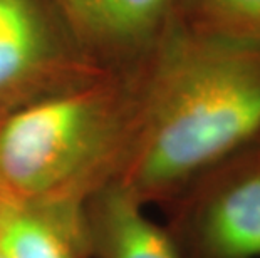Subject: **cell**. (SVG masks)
<instances>
[{
  "label": "cell",
  "instance_id": "5",
  "mask_svg": "<svg viewBox=\"0 0 260 258\" xmlns=\"http://www.w3.org/2000/svg\"><path fill=\"white\" fill-rule=\"evenodd\" d=\"M82 52L104 70L143 62L176 19L178 0H54Z\"/></svg>",
  "mask_w": 260,
  "mask_h": 258
},
{
  "label": "cell",
  "instance_id": "4",
  "mask_svg": "<svg viewBox=\"0 0 260 258\" xmlns=\"http://www.w3.org/2000/svg\"><path fill=\"white\" fill-rule=\"evenodd\" d=\"M54 0H0V113L96 79Z\"/></svg>",
  "mask_w": 260,
  "mask_h": 258
},
{
  "label": "cell",
  "instance_id": "9",
  "mask_svg": "<svg viewBox=\"0 0 260 258\" xmlns=\"http://www.w3.org/2000/svg\"><path fill=\"white\" fill-rule=\"evenodd\" d=\"M0 258H9L7 255L4 253V250H2V248H0Z\"/></svg>",
  "mask_w": 260,
  "mask_h": 258
},
{
  "label": "cell",
  "instance_id": "2",
  "mask_svg": "<svg viewBox=\"0 0 260 258\" xmlns=\"http://www.w3.org/2000/svg\"><path fill=\"white\" fill-rule=\"evenodd\" d=\"M140 64L0 113V200L82 208L118 179L135 134Z\"/></svg>",
  "mask_w": 260,
  "mask_h": 258
},
{
  "label": "cell",
  "instance_id": "3",
  "mask_svg": "<svg viewBox=\"0 0 260 258\" xmlns=\"http://www.w3.org/2000/svg\"><path fill=\"white\" fill-rule=\"evenodd\" d=\"M161 210L180 258H260V139L198 174Z\"/></svg>",
  "mask_w": 260,
  "mask_h": 258
},
{
  "label": "cell",
  "instance_id": "7",
  "mask_svg": "<svg viewBox=\"0 0 260 258\" xmlns=\"http://www.w3.org/2000/svg\"><path fill=\"white\" fill-rule=\"evenodd\" d=\"M0 248L9 258H87L82 208L0 201Z\"/></svg>",
  "mask_w": 260,
  "mask_h": 258
},
{
  "label": "cell",
  "instance_id": "6",
  "mask_svg": "<svg viewBox=\"0 0 260 258\" xmlns=\"http://www.w3.org/2000/svg\"><path fill=\"white\" fill-rule=\"evenodd\" d=\"M146 210L118 181L92 193L82 205L87 258H180L168 228Z\"/></svg>",
  "mask_w": 260,
  "mask_h": 258
},
{
  "label": "cell",
  "instance_id": "1",
  "mask_svg": "<svg viewBox=\"0 0 260 258\" xmlns=\"http://www.w3.org/2000/svg\"><path fill=\"white\" fill-rule=\"evenodd\" d=\"M260 139V44L178 17L140 65L136 124L116 179L163 208L198 174Z\"/></svg>",
  "mask_w": 260,
  "mask_h": 258
},
{
  "label": "cell",
  "instance_id": "8",
  "mask_svg": "<svg viewBox=\"0 0 260 258\" xmlns=\"http://www.w3.org/2000/svg\"><path fill=\"white\" fill-rule=\"evenodd\" d=\"M176 17L205 34L260 44V0H178Z\"/></svg>",
  "mask_w": 260,
  "mask_h": 258
}]
</instances>
